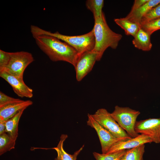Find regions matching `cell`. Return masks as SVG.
Instances as JSON below:
<instances>
[{"label":"cell","mask_w":160,"mask_h":160,"mask_svg":"<svg viewBox=\"0 0 160 160\" xmlns=\"http://www.w3.org/2000/svg\"><path fill=\"white\" fill-rule=\"evenodd\" d=\"M34 38L38 46L51 60L65 61L75 66L79 55L70 45L49 35H41Z\"/></svg>","instance_id":"1"},{"label":"cell","mask_w":160,"mask_h":160,"mask_svg":"<svg viewBox=\"0 0 160 160\" xmlns=\"http://www.w3.org/2000/svg\"><path fill=\"white\" fill-rule=\"evenodd\" d=\"M94 19L95 24L93 29L95 44L92 50L97 54V61H99L108 47L114 49L117 48L122 36L111 29L107 23L104 13L101 17Z\"/></svg>","instance_id":"2"},{"label":"cell","mask_w":160,"mask_h":160,"mask_svg":"<svg viewBox=\"0 0 160 160\" xmlns=\"http://www.w3.org/2000/svg\"><path fill=\"white\" fill-rule=\"evenodd\" d=\"M31 31L33 37L41 35H47L56 37L73 48L79 56L83 53L92 50L95 47V39L93 30L88 33L78 36H68L58 32L52 33L34 25L31 26Z\"/></svg>","instance_id":"3"},{"label":"cell","mask_w":160,"mask_h":160,"mask_svg":"<svg viewBox=\"0 0 160 160\" xmlns=\"http://www.w3.org/2000/svg\"><path fill=\"white\" fill-rule=\"evenodd\" d=\"M140 114L139 111L117 105L115 106L114 110L111 113L120 127L132 138L139 135L135 131V126L137 118Z\"/></svg>","instance_id":"4"},{"label":"cell","mask_w":160,"mask_h":160,"mask_svg":"<svg viewBox=\"0 0 160 160\" xmlns=\"http://www.w3.org/2000/svg\"><path fill=\"white\" fill-rule=\"evenodd\" d=\"M91 115L101 126L118 139L125 140L132 138L120 127L111 113L105 109H99Z\"/></svg>","instance_id":"5"},{"label":"cell","mask_w":160,"mask_h":160,"mask_svg":"<svg viewBox=\"0 0 160 160\" xmlns=\"http://www.w3.org/2000/svg\"><path fill=\"white\" fill-rule=\"evenodd\" d=\"M34 60L32 54L28 52L22 51L11 52L8 64L1 71H5L18 78L23 79L25 70Z\"/></svg>","instance_id":"6"},{"label":"cell","mask_w":160,"mask_h":160,"mask_svg":"<svg viewBox=\"0 0 160 160\" xmlns=\"http://www.w3.org/2000/svg\"><path fill=\"white\" fill-rule=\"evenodd\" d=\"M135 130L138 134L148 136L152 142L160 143V118H149L137 121Z\"/></svg>","instance_id":"7"},{"label":"cell","mask_w":160,"mask_h":160,"mask_svg":"<svg viewBox=\"0 0 160 160\" xmlns=\"http://www.w3.org/2000/svg\"><path fill=\"white\" fill-rule=\"evenodd\" d=\"M97 55L93 50L85 52L80 55L74 66L76 80L81 81L92 70Z\"/></svg>","instance_id":"8"},{"label":"cell","mask_w":160,"mask_h":160,"mask_svg":"<svg viewBox=\"0 0 160 160\" xmlns=\"http://www.w3.org/2000/svg\"><path fill=\"white\" fill-rule=\"evenodd\" d=\"M87 124L96 131L100 142L102 153L106 154L114 144L121 140L116 138L103 128L92 116L88 114Z\"/></svg>","instance_id":"9"},{"label":"cell","mask_w":160,"mask_h":160,"mask_svg":"<svg viewBox=\"0 0 160 160\" xmlns=\"http://www.w3.org/2000/svg\"><path fill=\"white\" fill-rule=\"evenodd\" d=\"M0 76L10 85L14 92L19 97L28 98L33 97V89L25 84L23 79L4 70L0 71Z\"/></svg>","instance_id":"10"},{"label":"cell","mask_w":160,"mask_h":160,"mask_svg":"<svg viewBox=\"0 0 160 160\" xmlns=\"http://www.w3.org/2000/svg\"><path fill=\"white\" fill-rule=\"evenodd\" d=\"M148 136L140 134L136 137L125 140H120L114 144L109 148L106 153L123 150L129 149L147 143L152 142Z\"/></svg>","instance_id":"11"},{"label":"cell","mask_w":160,"mask_h":160,"mask_svg":"<svg viewBox=\"0 0 160 160\" xmlns=\"http://www.w3.org/2000/svg\"><path fill=\"white\" fill-rule=\"evenodd\" d=\"M30 100L21 101L0 107V121H6L14 116L19 111L32 105Z\"/></svg>","instance_id":"12"},{"label":"cell","mask_w":160,"mask_h":160,"mask_svg":"<svg viewBox=\"0 0 160 160\" xmlns=\"http://www.w3.org/2000/svg\"><path fill=\"white\" fill-rule=\"evenodd\" d=\"M159 3L160 0H149L133 12L129 13L125 17L132 22L140 24L143 17L150 9Z\"/></svg>","instance_id":"13"},{"label":"cell","mask_w":160,"mask_h":160,"mask_svg":"<svg viewBox=\"0 0 160 160\" xmlns=\"http://www.w3.org/2000/svg\"><path fill=\"white\" fill-rule=\"evenodd\" d=\"M150 37L151 35L140 27L134 37L132 44L138 49L149 51L151 49L152 46Z\"/></svg>","instance_id":"14"},{"label":"cell","mask_w":160,"mask_h":160,"mask_svg":"<svg viewBox=\"0 0 160 160\" xmlns=\"http://www.w3.org/2000/svg\"><path fill=\"white\" fill-rule=\"evenodd\" d=\"M67 137V135H62L57 146L53 148L56 151L57 153V156L54 160H76L77 156L82 150L84 145L73 154L67 153L63 148V145L64 142Z\"/></svg>","instance_id":"15"},{"label":"cell","mask_w":160,"mask_h":160,"mask_svg":"<svg viewBox=\"0 0 160 160\" xmlns=\"http://www.w3.org/2000/svg\"><path fill=\"white\" fill-rule=\"evenodd\" d=\"M115 22L124 30L126 35L135 36L140 28V25L126 18L125 17L115 18Z\"/></svg>","instance_id":"16"},{"label":"cell","mask_w":160,"mask_h":160,"mask_svg":"<svg viewBox=\"0 0 160 160\" xmlns=\"http://www.w3.org/2000/svg\"><path fill=\"white\" fill-rule=\"evenodd\" d=\"M25 109L20 111L14 116L6 121V132L15 141L18 136L19 121Z\"/></svg>","instance_id":"17"},{"label":"cell","mask_w":160,"mask_h":160,"mask_svg":"<svg viewBox=\"0 0 160 160\" xmlns=\"http://www.w3.org/2000/svg\"><path fill=\"white\" fill-rule=\"evenodd\" d=\"M145 144L127 150L119 160H143L145 152Z\"/></svg>","instance_id":"18"},{"label":"cell","mask_w":160,"mask_h":160,"mask_svg":"<svg viewBox=\"0 0 160 160\" xmlns=\"http://www.w3.org/2000/svg\"><path fill=\"white\" fill-rule=\"evenodd\" d=\"M16 141L7 132L0 135V155L15 148Z\"/></svg>","instance_id":"19"},{"label":"cell","mask_w":160,"mask_h":160,"mask_svg":"<svg viewBox=\"0 0 160 160\" xmlns=\"http://www.w3.org/2000/svg\"><path fill=\"white\" fill-rule=\"evenodd\" d=\"M103 0H88L86 1L87 9L93 13L94 19L101 17L103 12L102 8L104 6Z\"/></svg>","instance_id":"20"},{"label":"cell","mask_w":160,"mask_h":160,"mask_svg":"<svg viewBox=\"0 0 160 160\" xmlns=\"http://www.w3.org/2000/svg\"><path fill=\"white\" fill-rule=\"evenodd\" d=\"M127 150H123L106 154H100L94 152L93 156L96 160H119Z\"/></svg>","instance_id":"21"},{"label":"cell","mask_w":160,"mask_h":160,"mask_svg":"<svg viewBox=\"0 0 160 160\" xmlns=\"http://www.w3.org/2000/svg\"><path fill=\"white\" fill-rule=\"evenodd\" d=\"M140 27L151 36L155 31L160 30V17L140 24Z\"/></svg>","instance_id":"22"},{"label":"cell","mask_w":160,"mask_h":160,"mask_svg":"<svg viewBox=\"0 0 160 160\" xmlns=\"http://www.w3.org/2000/svg\"><path fill=\"white\" fill-rule=\"evenodd\" d=\"M160 17V3L150 9L142 18L140 24Z\"/></svg>","instance_id":"23"},{"label":"cell","mask_w":160,"mask_h":160,"mask_svg":"<svg viewBox=\"0 0 160 160\" xmlns=\"http://www.w3.org/2000/svg\"><path fill=\"white\" fill-rule=\"evenodd\" d=\"M11 52L0 50V71L3 70L9 61Z\"/></svg>","instance_id":"24"},{"label":"cell","mask_w":160,"mask_h":160,"mask_svg":"<svg viewBox=\"0 0 160 160\" xmlns=\"http://www.w3.org/2000/svg\"><path fill=\"white\" fill-rule=\"evenodd\" d=\"M22 100L9 97L1 91L0 92V107L11 103L19 102Z\"/></svg>","instance_id":"25"},{"label":"cell","mask_w":160,"mask_h":160,"mask_svg":"<svg viewBox=\"0 0 160 160\" xmlns=\"http://www.w3.org/2000/svg\"><path fill=\"white\" fill-rule=\"evenodd\" d=\"M149 0H135L130 12L131 13L145 3Z\"/></svg>","instance_id":"26"},{"label":"cell","mask_w":160,"mask_h":160,"mask_svg":"<svg viewBox=\"0 0 160 160\" xmlns=\"http://www.w3.org/2000/svg\"><path fill=\"white\" fill-rule=\"evenodd\" d=\"M6 121H0V135L6 132Z\"/></svg>","instance_id":"27"}]
</instances>
